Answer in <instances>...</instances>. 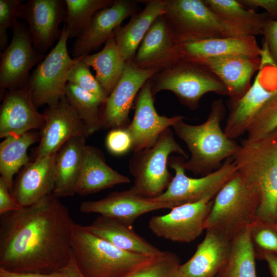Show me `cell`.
Masks as SVG:
<instances>
[{"label": "cell", "instance_id": "74e56055", "mask_svg": "<svg viewBox=\"0 0 277 277\" xmlns=\"http://www.w3.org/2000/svg\"><path fill=\"white\" fill-rule=\"evenodd\" d=\"M277 129V94L271 97L257 113L246 133V140L261 138Z\"/></svg>", "mask_w": 277, "mask_h": 277}, {"label": "cell", "instance_id": "b9f144b4", "mask_svg": "<svg viewBox=\"0 0 277 277\" xmlns=\"http://www.w3.org/2000/svg\"><path fill=\"white\" fill-rule=\"evenodd\" d=\"M263 35L264 38L263 46L266 48L271 60L277 68V19H272L267 24Z\"/></svg>", "mask_w": 277, "mask_h": 277}, {"label": "cell", "instance_id": "1f68e13d", "mask_svg": "<svg viewBox=\"0 0 277 277\" xmlns=\"http://www.w3.org/2000/svg\"><path fill=\"white\" fill-rule=\"evenodd\" d=\"M38 135L28 132L19 136L5 138L0 144V173L12 194L13 176L29 163V147L36 142Z\"/></svg>", "mask_w": 277, "mask_h": 277}, {"label": "cell", "instance_id": "ab89813d", "mask_svg": "<svg viewBox=\"0 0 277 277\" xmlns=\"http://www.w3.org/2000/svg\"><path fill=\"white\" fill-rule=\"evenodd\" d=\"M21 0H0V49L4 51L8 46L7 30L12 28L19 17L22 5Z\"/></svg>", "mask_w": 277, "mask_h": 277}, {"label": "cell", "instance_id": "ba28073f", "mask_svg": "<svg viewBox=\"0 0 277 277\" xmlns=\"http://www.w3.org/2000/svg\"><path fill=\"white\" fill-rule=\"evenodd\" d=\"M166 18L179 44L244 35L221 22L203 0H165Z\"/></svg>", "mask_w": 277, "mask_h": 277}, {"label": "cell", "instance_id": "484cf974", "mask_svg": "<svg viewBox=\"0 0 277 277\" xmlns=\"http://www.w3.org/2000/svg\"><path fill=\"white\" fill-rule=\"evenodd\" d=\"M130 182L128 176L119 173L107 164L100 150L86 145L75 194L85 196Z\"/></svg>", "mask_w": 277, "mask_h": 277}, {"label": "cell", "instance_id": "52a82bcc", "mask_svg": "<svg viewBox=\"0 0 277 277\" xmlns=\"http://www.w3.org/2000/svg\"><path fill=\"white\" fill-rule=\"evenodd\" d=\"M172 153L185 159L188 157L175 140L170 128L152 147L133 152L129 168L134 177V184L130 189L146 199L154 198L163 193L173 177L168 170L169 156Z\"/></svg>", "mask_w": 277, "mask_h": 277}, {"label": "cell", "instance_id": "7dc6e473", "mask_svg": "<svg viewBox=\"0 0 277 277\" xmlns=\"http://www.w3.org/2000/svg\"><path fill=\"white\" fill-rule=\"evenodd\" d=\"M262 260L267 262L271 277H277V256L267 253L263 255Z\"/></svg>", "mask_w": 277, "mask_h": 277}, {"label": "cell", "instance_id": "836d02e7", "mask_svg": "<svg viewBox=\"0 0 277 277\" xmlns=\"http://www.w3.org/2000/svg\"><path fill=\"white\" fill-rule=\"evenodd\" d=\"M65 96L83 122L88 135L103 128L101 106L104 103L91 93L68 83Z\"/></svg>", "mask_w": 277, "mask_h": 277}, {"label": "cell", "instance_id": "e575fe53", "mask_svg": "<svg viewBox=\"0 0 277 277\" xmlns=\"http://www.w3.org/2000/svg\"><path fill=\"white\" fill-rule=\"evenodd\" d=\"M114 0H65L66 16L64 26L68 37H78L100 10L112 5Z\"/></svg>", "mask_w": 277, "mask_h": 277}, {"label": "cell", "instance_id": "5bb4252c", "mask_svg": "<svg viewBox=\"0 0 277 277\" xmlns=\"http://www.w3.org/2000/svg\"><path fill=\"white\" fill-rule=\"evenodd\" d=\"M10 43L1 54V93L21 87L28 81L31 69L43 57L34 48L29 31L16 20Z\"/></svg>", "mask_w": 277, "mask_h": 277}, {"label": "cell", "instance_id": "cb8c5ba5", "mask_svg": "<svg viewBox=\"0 0 277 277\" xmlns=\"http://www.w3.org/2000/svg\"><path fill=\"white\" fill-rule=\"evenodd\" d=\"M231 241L210 230L193 256L181 264V277H216L226 264Z\"/></svg>", "mask_w": 277, "mask_h": 277}, {"label": "cell", "instance_id": "8d00e7d4", "mask_svg": "<svg viewBox=\"0 0 277 277\" xmlns=\"http://www.w3.org/2000/svg\"><path fill=\"white\" fill-rule=\"evenodd\" d=\"M250 235L256 259L265 253L277 256V224L256 219L250 226Z\"/></svg>", "mask_w": 277, "mask_h": 277}, {"label": "cell", "instance_id": "4316f807", "mask_svg": "<svg viewBox=\"0 0 277 277\" xmlns=\"http://www.w3.org/2000/svg\"><path fill=\"white\" fill-rule=\"evenodd\" d=\"M85 227L94 235L127 252L151 257L162 252L138 235L131 225L113 218L101 215Z\"/></svg>", "mask_w": 277, "mask_h": 277}, {"label": "cell", "instance_id": "30bf717a", "mask_svg": "<svg viewBox=\"0 0 277 277\" xmlns=\"http://www.w3.org/2000/svg\"><path fill=\"white\" fill-rule=\"evenodd\" d=\"M69 38L63 26L55 46L37 66L28 79L33 102L36 108L47 104L56 106L65 95L69 75L82 57L72 58L67 43Z\"/></svg>", "mask_w": 277, "mask_h": 277}, {"label": "cell", "instance_id": "277c9868", "mask_svg": "<svg viewBox=\"0 0 277 277\" xmlns=\"http://www.w3.org/2000/svg\"><path fill=\"white\" fill-rule=\"evenodd\" d=\"M71 250L84 277H125L154 257L122 250L75 223L72 230Z\"/></svg>", "mask_w": 277, "mask_h": 277}, {"label": "cell", "instance_id": "d6986e66", "mask_svg": "<svg viewBox=\"0 0 277 277\" xmlns=\"http://www.w3.org/2000/svg\"><path fill=\"white\" fill-rule=\"evenodd\" d=\"M181 58L180 44L163 14L150 26L132 61L138 67L160 71Z\"/></svg>", "mask_w": 277, "mask_h": 277}, {"label": "cell", "instance_id": "4fadbf2b", "mask_svg": "<svg viewBox=\"0 0 277 277\" xmlns=\"http://www.w3.org/2000/svg\"><path fill=\"white\" fill-rule=\"evenodd\" d=\"M159 72L153 69L138 67L132 60L126 62L121 77L103 104L102 128L127 127L129 112L139 91Z\"/></svg>", "mask_w": 277, "mask_h": 277}, {"label": "cell", "instance_id": "9a60e30c", "mask_svg": "<svg viewBox=\"0 0 277 277\" xmlns=\"http://www.w3.org/2000/svg\"><path fill=\"white\" fill-rule=\"evenodd\" d=\"M153 96L149 80L139 91L135 100L133 117L126 127L131 136L133 152L152 147L166 130L185 118L180 115H159L154 106Z\"/></svg>", "mask_w": 277, "mask_h": 277}, {"label": "cell", "instance_id": "f546056e", "mask_svg": "<svg viewBox=\"0 0 277 277\" xmlns=\"http://www.w3.org/2000/svg\"><path fill=\"white\" fill-rule=\"evenodd\" d=\"M203 1L221 22L244 35H263L266 26L273 19L267 13L246 9L238 0Z\"/></svg>", "mask_w": 277, "mask_h": 277}, {"label": "cell", "instance_id": "d590c367", "mask_svg": "<svg viewBox=\"0 0 277 277\" xmlns=\"http://www.w3.org/2000/svg\"><path fill=\"white\" fill-rule=\"evenodd\" d=\"M181 265L180 258L176 254L162 251L125 277H181Z\"/></svg>", "mask_w": 277, "mask_h": 277}, {"label": "cell", "instance_id": "9c48e42d", "mask_svg": "<svg viewBox=\"0 0 277 277\" xmlns=\"http://www.w3.org/2000/svg\"><path fill=\"white\" fill-rule=\"evenodd\" d=\"M184 161L185 158L182 156L169 157L168 167L174 170V176L163 193L148 199L155 202L169 203L174 207L207 198L214 199L226 183L238 172L231 157L225 160L213 172L199 178H192L185 174Z\"/></svg>", "mask_w": 277, "mask_h": 277}, {"label": "cell", "instance_id": "6da1fadb", "mask_svg": "<svg viewBox=\"0 0 277 277\" xmlns=\"http://www.w3.org/2000/svg\"><path fill=\"white\" fill-rule=\"evenodd\" d=\"M74 223L53 194L1 215L0 268L19 273L59 271L71 256Z\"/></svg>", "mask_w": 277, "mask_h": 277}, {"label": "cell", "instance_id": "bcb514c9", "mask_svg": "<svg viewBox=\"0 0 277 277\" xmlns=\"http://www.w3.org/2000/svg\"><path fill=\"white\" fill-rule=\"evenodd\" d=\"M64 277H84L75 263L72 254L68 263L59 271Z\"/></svg>", "mask_w": 277, "mask_h": 277}, {"label": "cell", "instance_id": "8fae6325", "mask_svg": "<svg viewBox=\"0 0 277 277\" xmlns=\"http://www.w3.org/2000/svg\"><path fill=\"white\" fill-rule=\"evenodd\" d=\"M260 68L253 83L238 100L230 103V111L224 129L225 134L235 140L246 133L263 106L277 94V68L263 48Z\"/></svg>", "mask_w": 277, "mask_h": 277}, {"label": "cell", "instance_id": "7bdbcfd3", "mask_svg": "<svg viewBox=\"0 0 277 277\" xmlns=\"http://www.w3.org/2000/svg\"><path fill=\"white\" fill-rule=\"evenodd\" d=\"M22 207L11 193L5 181L0 177V215Z\"/></svg>", "mask_w": 277, "mask_h": 277}, {"label": "cell", "instance_id": "ffe728a7", "mask_svg": "<svg viewBox=\"0 0 277 277\" xmlns=\"http://www.w3.org/2000/svg\"><path fill=\"white\" fill-rule=\"evenodd\" d=\"M45 123L43 113L35 107L28 86L9 90L0 110V137L19 136L30 130L42 129Z\"/></svg>", "mask_w": 277, "mask_h": 277}, {"label": "cell", "instance_id": "ac0fdd59", "mask_svg": "<svg viewBox=\"0 0 277 277\" xmlns=\"http://www.w3.org/2000/svg\"><path fill=\"white\" fill-rule=\"evenodd\" d=\"M138 1L114 0L110 6L98 11L72 45L73 58L88 55L112 36L124 19L136 13Z\"/></svg>", "mask_w": 277, "mask_h": 277}, {"label": "cell", "instance_id": "4dcf8cb0", "mask_svg": "<svg viewBox=\"0 0 277 277\" xmlns=\"http://www.w3.org/2000/svg\"><path fill=\"white\" fill-rule=\"evenodd\" d=\"M82 60L95 70V77L108 96L121 77L126 63L114 34L106 42L100 51L86 55Z\"/></svg>", "mask_w": 277, "mask_h": 277}, {"label": "cell", "instance_id": "ee69618b", "mask_svg": "<svg viewBox=\"0 0 277 277\" xmlns=\"http://www.w3.org/2000/svg\"><path fill=\"white\" fill-rule=\"evenodd\" d=\"M246 9L254 10L261 8L273 19H277V0H238Z\"/></svg>", "mask_w": 277, "mask_h": 277}, {"label": "cell", "instance_id": "d6a6232c", "mask_svg": "<svg viewBox=\"0 0 277 277\" xmlns=\"http://www.w3.org/2000/svg\"><path fill=\"white\" fill-rule=\"evenodd\" d=\"M255 259L249 226L231 240L228 261L216 277H256Z\"/></svg>", "mask_w": 277, "mask_h": 277}, {"label": "cell", "instance_id": "7a4b0ae2", "mask_svg": "<svg viewBox=\"0 0 277 277\" xmlns=\"http://www.w3.org/2000/svg\"><path fill=\"white\" fill-rule=\"evenodd\" d=\"M225 112L222 100H214L207 120L202 124L192 125L183 120L172 126L190 153V157L183 163L185 170L195 175H206L219 169L223 162L238 151L240 145L229 138L221 127Z\"/></svg>", "mask_w": 277, "mask_h": 277}, {"label": "cell", "instance_id": "d4e9b609", "mask_svg": "<svg viewBox=\"0 0 277 277\" xmlns=\"http://www.w3.org/2000/svg\"><path fill=\"white\" fill-rule=\"evenodd\" d=\"M181 58L200 59L232 55L261 56L263 49L255 36L239 35L212 38L180 45Z\"/></svg>", "mask_w": 277, "mask_h": 277}, {"label": "cell", "instance_id": "5b68a950", "mask_svg": "<svg viewBox=\"0 0 277 277\" xmlns=\"http://www.w3.org/2000/svg\"><path fill=\"white\" fill-rule=\"evenodd\" d=\"M260 202L256 187L238 171L214 197L205 230L231 241L255 220Z\"/></svg>", "mask_w": 277, "mask_h": 277}, {"label": "cell", "instance_id": "e0dca14e", "mask_svg": "<svg viewBox=\"0 0 277 277\" xmlns=\"http://www.w3.org/2000/svg\"><path fill=\"white\" fill-rule=\"evenodd\" d=\"M66 16L65 1L29 0L22 5L19 18L28 23L33 47L43 54L57 38Z\"/></svg>", "mask_w": 277, "mask_h": 277}, {"label": "cell", "instance_id": "7402d4cb", "mask_svg": "<svg viewBox=\"0 0 277 277\" xmlns=\"http://www.w3.org/2000/svg\"><path fill=\"white\" fill-rule=\"evenodd\" d=\"M209 70L223 82L230 103L242 97L251 86L253 75L260 68L262 58L257 55H232L191 61Z\"/></svg>", "mask_w": 277, "mask_h": 277}, {"label": "cell", "instance_id": "f35d334b", "mask_svg": "<svg viewBox=\"0 0 277 277\" xmlns=\"http://www.w3.org/2000/svg\"><path fill=\"white\" fill-rule=\"evenodd\" d=\"M82 58L71 70L68 76V83L76 85L91 93L104 104L108 95L96 77L91 74L90 67L82 60Z\"/></svg>", "mask_w": 277, "mask_h": 277}, {"label": "cell", "instance_id": "3957f363", "mask_svg": "<svg viewBox=\"0 0 277 277\" xmlns=\"http://www.w3.org/2000/svg\"><path fill=\"white\" fill-rule=\"evenodd\" d=\"M232 159L238 171L259 191L256 218L276 224L277 129L256 140H242Z\"/></svg>", "mask_w": 277, "mask_h": 277}, {"label": "cell", "instance_id": "c3c4849f", "mask_svg": "<svg viewBox=\"0 0 277 277\" xmlns=\"http://www.w3.org/2000/svg\"><path fill=\"white\" fill-rule=\"evenodd\" d=\"M276 224H277V222H276Z\"/></svg>", "mask_w": 277, "mask_h": 277}, {"label": "cell", "instance_id": "7c38bea8", "mask_svg": "<svg viewBox=\"0 0 277 277\" xmlns=\"http://www.w3.org/2000/svg\"><path fill=\"white\" fill-rule=\"evenodd\" d=\"M213 199L175 206L167 214L152 217L149 228L159 238L179 243H190L205 230Z\"/></svg>", "mask_w": 277, "mask_h": 277}, {"label": "cell", "instance_id": "83f0119b", "mask_svg": "<svg viewBox=\"0 0 277 277\" xmlns=\"http://www.w3.org/2000/svg\"><path fill=\"white\" fill-rule=\"evenodd\" d=\"M86 138L77 136L68 140L56 153L52 194L58 199L75 194L86 145Z\"/></svg>", "mask_w": 277, "mask_h": 277}, {"label": "cell", "instance_id": "44dd1931", "mask_svg": "<svg viewBox=\"0 0 277 277\" xmlns=\"http://www.w3.org/2000/svg\"><path fill=\"white\" fill-rule=\"evenodd\" d=\"M173 207L169 203L151 201L129 189L112 192L101 200L83 202L80 206L79 210L84 213H99L132 225L143 214Z\"/></svg>", "mask_w": 277, "mask_h": 277}, {"label": "cell", "instance_id": "8992f818", "mask_svg": "<svg viewBox=\"0 0 277 277\" xmlns=\"http://www.w3.org/2000/svg\"><path fill=\"white\" fill-rule=\"evenodd\" d=\"M150 80L153 95L162 90L173 92L179 101L191 110H196L202 97L214 92L228 95L223 82L202 65L181 58L159 71Z\"/></svg>", "mask_w": 277, "mask_h": 277}, {"label": "cell", "instance_id": "2e32d148", "mask_svg": "<svg viewBox=\"0 0 277 277\" xmlns=\"http://www.w3.org/2000/svg\"><path fill=\"white\" fill-rule=\"evenodd\" d=\"M43 114L45 123L35 158L55 154L73 137L89 136L83 122L65 95L56 106L48 107Z\"/></svg>", "mask_w": 277, "mask_h": 277}, {"label": "cell", "instance_id": "603a6c76", "mask_svg": "<svg viewBox=\"0 0 277 277\" xmlns=\"http://www.w3.org/2000/svg\"><path fill=\"white\" fill-rule=\"evenodd\" d=\"M56 153L35 158L25 166L13 182L12 195L22 207L52 194Z\"/></svg>", "mask_w": 277, "mask_h": 277}, {"label": "cell", "instance_id": "60d3db41", "mask_svg": "<svg viewBox=\"0 0 277 277\" xmlns=\"http://www.w3.org/2000/svg\"><path fill=\"white\" fill-rule=\"evenodd\" d=\"M105 144L108 151L116 155L125 154L132 147L131 136L126 127L111 129L106 136Z\"/></svg>", "mask_w": 277, "mask_h": 277}, {"label": "cell", "instance_id": "f6af8a7d", "mask_svg": "<svg viewBox=\"0 0 277 277\" xmlns=\"http://www.w3.org/2000/svg\"><path fill=\"white\" fill-rule=\"evenodd\" d=\"M0 277H64L60 271L50 273H19L11 272L0 268Z\"/></svg>", "mask_w": 277, "mask_h": 277}, {"label": "cell", "instance_id": "f1b7e54d", "mask_svg": "<svg viewBox=\"0 0 277 277\" xmlns=\"http://www.w3.org/2000/svg\"><path fill=\"white\" fill-rule=\"evenodd\" d=\"M144 8L131 16L130 21L114 32L116 44L126 62L132 61L154 21L164 14L165 0L145 1Z\"/></svg>", "mask_w": 277, "mask_h": 277}]
</instances>
